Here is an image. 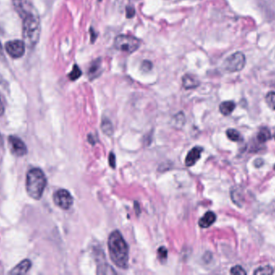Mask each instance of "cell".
Here are the masks:
<instances>
[{"mask_svg":"<svg viewBox=\"0 0 275 275\" xmlns=\"http://www.w3.org/2000/svg\"><path fill=\"white\" fill-rule=\"evenodd\" d=\"M226 135L229 140L235 142H239V141H242V137H241V133L236 131V129L233 128H229L228 130L226 131Z\"/></svg>","mask_w":275,"mask_h":275,"instance_id":"obj_15","label":"cell"},{"mask_svg":"<svg viewBox=\"0 0 275 275\" xmlns=\"http://www.w3.org/2000/svg\"><path fill=\"white\" fill-rule=\"evenodd\" d=\"M0 55H2V47H1V44H0Z\"/></svg>","mask_w":275,"mask_h":275,"instance_id":"obj_30","label":"cell"},{"mask_svg":"<svg viewBox=\"0 0 275 275\" xmlns=\"http://www.w3.org/2000/svg\"><path fill=\"white\" fill-rule=\"evenodd\" d=\"M235 108H236V104L234 102L226 101L220 104L219 109L222 115H229L234 110Z\"/></svg>","mask_w":275,"mask_h":275,"instance_id":"obj_13","label":"cell"},{"mask_svg":"<svg viewBox=\"0 0 275 275\" xmlns=\"http://www.w3.org/2000/svg\"><path fill=\"white\" fill-rule=\"evenodd\" d=\"M47 186V178L42 169L33 168L27 173L26 191L35 200H41Z\"/></svg>","mask_w":275,"mask_h":275,"instance_id":"obj_3","label":"cell"},{"mask_svg":"<svg viewBox=\"0 0 275 275\" xmlns=\"http://www.w3.org/2000/svg\"><path fill=\"white\" fill-rule=\"evenodd\" d=\"M2 143H3V141H2V136L0 134V146H2Z\"/></svg>","mask_w":275,"mask_h":275,"instance_id":"obj_29","label":"cell"},{"mask_svg":"<svg viewBox=\"0 0 275 275\" xmlns=\"http://www.w3.org/2000/svg\"><path fill=\"white\" fill-rule=\"evenodd\" d=\"M108 250L114 265L119 268L127 269L129 260V248L118 230L110 234L108 239Z\"/></svg>","mask_w":275,"mask_h":275,"instance_id":"obj_2","label":"cell"},{"mask_svg":"<svg viewBox=\"0 0 275 275\" xmlns=\"http://www.w3.org/2000/svg\"><path fill=\"white\" fill-rule=\"evenodd\" d=\"M109 163H110V166L115 168L116 165V158L113 153H110V157H109Z\"/></svg>","mask_w":275,"mask_h":275,"instance_id":"obj_24","label":"cell"},{"mask_svg":"<svg viewBox=\"0 0 275 275\" xmlns=\"http://www.w3.org/2000/svg\"><path fill=\"white\" fill-rule=\"evenodd\" d=\"M8 146L11 154L16 157H23L28 153L26 145L21 139L15 136L8 137Z\"/></svg>","mask_w":275,"mask_h":275,"instance_id":"obj_8","label":"cell"},{"mask_svg":"<svg viewBox=\"0 0 275 275\" xmlns=\"http://www.w3.org/2000/svg\"><path fill=\"white\" fill-rule=\"evenodd\" d=\"M141 42L136 37L131 35H119L114 40V47L116 50L127 54H133L139 48Z\"/></svg>","mask_w":275,"mask_h":275,"instance_id":"obj_4","label":"cell"},{"mask_svg":"<svg viewBox=\"0 0 275 275\" xmlns=\"http://www.w3.org/2000/svg\"><path fill=\"white\" fill-rule=\"evenodd\" d=\"M182 83H183V87L185 89H194V88L199 87L200 81L198 80L196 76L187 74L182 78Z\"/></svg>","mask_w":275,"mask_h":275,"instance_id":"obj_11","label":"cell"},{"mask_svg":"<svg viewBox=\"0 0 275 275\" xmlns=\"http://www.w3.org/2000/svg\"><path fill=\"white\" fill-rule=\"evenodd\" d=\"M100 66H101V64H100L99 60L92 62V65H91L90 70H89V75H90L91 78H95L96 76H97Z\"/></svg>","mask_w":275,"mask_h":275,"instance_id":"obj_17","label":"cell"},{"mask_svg":"<svg viewBox=\"0 0 275 275\" xmlns=\"http://www.w3.org/2000/svg\"><path fill=\"white\" fill-rule=\"evenodd\" d=\"M136 14V11H135V8L133 7H127V18H132L134 15Z\"/></svg>","mask_w":275,"mask_h":275,"instance_id":"obj_25","label":"cell"},{"mask_svg":"<svg viewBox=\"0 0 275 275\" xmlns=\"http://www.w3.org/2000/svg\"></svg>","mask_w":275,"mask_h":275,"instance_id":"obj_33","label":"cell"},{"mask_svg":"<svg viewBox=\"0 0 275 275\" xmlns=\"http://www.w3.org/2000/svg\"><path fill=\"white\" fill-rule=\"evenodd\" d=\"M175 119H176V120H174V121L176 122V124H175V125L177 126V127H178L179 123H181V125H183V123H184L185 120L183 114L180 113V114L175 116Z\"/></svg>","mask_w":275,"mask_h":275,"instance_id":"obj_23","label":"cell"},{"mask_svg":"<svg viewBox=\"0 0 275 275\" xmlns=\"http://www.w3.org/2000/svg\"><path fill=\"white\" fill-rule=\"evenodd\" d=\"M258 140L261 143H264L271 138V131L267 127H262L258 133Z\"/></svg>","mask_w":275,"mask_h":275,"instance_id":"obj_14","label":"cell"},{"mask_svg":"<svg viewBox=\"0 0 275 275\" xmlns=\"http://www.w3.org/2000/svg\"><path fill=\"white\" fill-rule=\"evenodd\" d=\"M142 69H144L145 71H148L151 69V62L149 61H145L142 62Z\"/></svg>","mask_w":275,"mask_h":275,"instance_id":"obj_26","label":"cell"},{"mask_svg":"<svg viewBox=\"0 0 275 275\" xmlns=\"http://www.w3.org/2000/svg\"><path fill=\"white\" fill-rule=\"evenodd\" d=\"M158 256L161 261H164L168 258V250L165 247H160L158 249Z\"/></svg>","mask_w":275,"mask_h":275,"instance_id":"obj_22","label":"cell"},{"mask_svg":"<svg viewBox=\"0 0 275 275\" xmlns=\"http://www.w3.org/2000/svg\"><path fill=\"white\" fill-rule=\"evenodd\" d=\"M25 46L26 45L24 41L15 40V41L7 42L5 45V49L9 56H11L13 58H20L24 56L25 53Z\"/></svg>","mask_w":275,"mask_h":275,"instance_id":"obj_7","label":"cell"},{"mask_svg":"<svg viewBox=\"0 0 275 275\" xmlns=\"http://www.w3.org/2000/svg\"><path fill=\"white\" fill-rule=\"evenodd\" d=\"M203 149L200 146H196L193 149H191L188 154H187L186 159H185V165L186 166L190 167L195 165L200 159L201 154H202Z\"/></svg>","mask_w":275,"mask_h":275,"instance_id":"obj_9","label":"cell"},{"mask_svg":"<svg viewBox=\"0 0 275 275\" xmlns=\"http://www.w3.org/2000/svg\"><path fill=\"white\" fill-rule=\"evenodd\" d=\"M14 7L23 19V38L28 48H34L41 33L40 16L27 0H13Z\"/></svg>","mask_w":275,"mask_h":275,"instance_id":"obj_1","label":"cell"},{"mask_svg":"<svg viewBox=\"0 0 275 275\" xmlns=\"http://www.w3.org/2000/svg\"><path fill=\"white\" fill-rule=\"evenodd\" d=\"M230 273L232 274V275H246L245 270L241 266H235V267H232L231 269V271H230Z\"/></svg>","mask_w":275,"mask_h":275,"instance_id":"obj_21","label":"cell"},{"mask_svg":"<svg viewBox=\"0 0 275 275\" xmlns=\"http://www.w3.org/2000/svg\"><path fill=\"white\" fill-rule=\"evenodd\" d=\"M226 71L234 73L242 70L245 65V56L242 53L236 52L226 58L223 64Z\"/></svg>","mask_w":275,"mask_h":275,"instance_id":"obj_5","label":"cell"},{"mask_svg":"<svg viewBox=\"0 0 275 275\" xmlns=\"http://www.w3.org/2000/svg\"><path fill=\"white\" fill-rule=\"evenodd\" d=\"M274 137H275V136H274Z\"/></svg>","mask_w":275,"mask_h":275,"instance_id":"obj_31","label":"cell"},{"mask_svg":"<svg viewBox=\"0 0 275 275\" xmlns=\"http://www.w3.org/2000/svg\"><path fill=\"white\" fill-rule=\"evenodd\" d=\"M254 164H256V166L260 167L263 164V161L262 159H257Z\"/></svg>","mask_w":275,"mask_h":275,"instance_id":"obj_28","label":"cell"},{"mask_svg":"<svg viewBox=\"0 0 275 275\" xmlns=\"http://www.w3.org/2000/svg\"><path fill=\"white\" fill-rule=\"evenodd\" d=\"M273 273L274 270L271 266L259 267L254 272V275H272Z\"/></svg>","mask_w":275,"mask_h":275,"instance_id":"obj_19","label":"cell"},{"mask_svg":"<svg viewBox=\"0 0 275 275\" xmlns=\"http://www.w3.org/2000/svg\"><path fill=\"white\" fill-rule=\"evenodd\" d=\"M101 130L108 136L113 134V125L110 119H104L101 123Z\"/></svg>","mask_w":275,"mask_h":275,"instance_id":"obj_16","label":"cell"},{"mask_svg":"<svg viewBox=\"0 0 275 275\" xmlns=\"http://www.w3.org/2000/svg\"><path fill=\"white\" fill-rule=\"evenodd\" d=\"M32 262L28 259L22 261L20 263L14 267L11 270L9 274L10 275H25L28 273V271H30L31 267H32Z\"/></svg>","mask_w":275,"mask_h":275,"instance_id":"obj_10","label":"cell"},{"mask_svg":"<svg viewBox=\"0 0 275 275\" xmlns=\"http://www.w3.org/2000/svg\"><path fill=\"white\" fill-rule=\"evenodd\" d=\"M82 72L81 69L78 67V65H74L73 69H72V71L70 72V74H69V78L70 80L75 81L78 79V78L82 76Z\"/></svg>","mask_w":275,"mask_h":275,"instance_id":"obj_18","label":"cell"},{"mask_svg":"<svg viewBox=\"0 0 275 275\" xmlns=\"http://www.w3.org/2000/svg\"><path fill=\"white\" fill-rule=\"evenodd\" d=\"M217 220V216L213 212H208L200 218L199 220V225L203 228L210 227Z\"/></svg>","mask_w":275,"mask_h":275,"instance_id":"obj_12","label":"cell"},{"mask_svg":"<svg viewBox=\"0 0 275 275\" xmlns=\"http://www.w3.org/2000/svg\"><path fill=\"white\" fill-rule=\"evenodd\" d=\"M266 102L271 109L275 110V92L271 91L267 94L266 96Z\"/></svg>","mask_w":275,"mask_h":275,"instance_id":"obj_20","label":"cell"},{"mask_svg":"<svg viewBox=\"0 0 275 275\" xmlns=\"http://www.w3.org/2000/svg\"><path fill=\"white\" fill-rule=\"evenodd\" d=\"M5 107L3 102H2V98L0 96V116L4 114Z\"/></svg>","mask_w":275,"mask_h":275,"instance_id":"obj_27","label":"cell"},{"mask_svg":"<svg viewBox=\"0 0 275 275\" xmlns=\"http://www.w3.org/2000/svg\"><path fill=\"white\" fill-rule=\"evenodd\" d=\"M99 1H101V0H99Z\"/></svg>","mask_w":275,"mask_h":275,"instance_id":"obj_32","label":"cell"},{"mask_svg":"<svg viewBox=\"0 0 275 275\" xmlns=\"http://www.w3.org/2000/svg\"><path fill=\"white\" fill-rule=\"evenodd\" d=\"M53 201L56 206L63 210H68L73 206V198L69 191L65 189H60L54 193Z\"/></svg>","mask_w":275,"mask_h":275,"instance_id":"obj_6","label":"cell"}]
</instances>
